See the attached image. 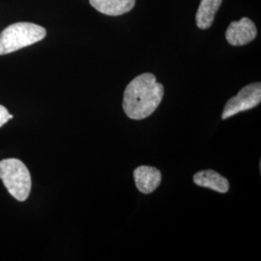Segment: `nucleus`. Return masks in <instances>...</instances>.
Returning a JSON list of instances; mask_svg holds the SVG:
<instances>
[{"label":"nucleus","instance_id":"1","mask_svg":"<svg viewBox=\"0 0 261 261\" xmlns=\"http://www.w3.org/2000/svg\"><path fill=\"white\" fill-rule=\"evenodd\" d=\"M165 89L157 83L156 76L145 73L135 77L127 85L123 97V110L133 120L147 118L157 110L163 100Z\"/></svg>","mask_w":261,"mask_h":261},{"label":"nucleus","instance_id":"2","mask_svg":"<svg viewBox=\"0 0 261 261\" xmlns=\"http://www.w3.org/2000/svg\"><path fill=\"white\" fill-rule=\"evenodd\" d=\"M46 35V29L35 23H13L0 33V56L31 46L42 41Z\"/></svg>","mask_w":261,"mask_h":261},{"label":"nucleus","instance_id":"3","mask_svg":"<svg viewBox=\"0 0 261 261\" xmlns=\"http://www.w3.org/2000/svg\"><path fill=\"white\" fill-rule=\"evenodd\" d=\"M0 179L11 196L19 201L28 199L31 191V176L27 166L18 159L0 162Z\"/></svg>","mask_w":261,"mask_h":261},{"label":"nucleus","instance_id":"4","mask_svg":"<svg viewBox=\"0 0 261 261\" xmlns=\"http://www.w3.org/2000/svg\"><path fill=\"white\" fill-rule=\"evenodd\" d=\"M260 101V83L246 85L239 91V93L226 102L222 113V119L225 120L239 112L250 111L257 107Z\"/></svg>","mask_w":261,"mask_h":261},{"label":"nucleus","instance_id":"5","mask_svg":"<svg viewBox=\"0 0 261 261\" xmlns=\"http://www.w3.org/2000/svg\"><path fill=\"white\" fill-rule=\"evenodd\" d=\"M257 35V29L253 21L248 18H242L238 21H232L225 31L226 41L235 47L245 46L253 41Z\"/></svg>","mask_w":261,"mask_h":261},{"label":"nucleus","instance_id":"6","mask_svg":"<svg viewBox=\"0 0 261 261\" xmlns=\"http://www.w3.org/2000/svg\"><path fill=\"white\" fill-rule=\"evenodd\" d=\"M136 186L140 193L149 195L161 184L162 173L158 168L149 166H140L134 170Z\"/></svg>","mask_w":261,"mask_h":261},{"label":"nucleus","instance_id":"7","mask_svg":"<svg viewBox=\"0 0 261 261\" xmlns=\"http://www.w3.org/2000/svg\"><path fill=\"white\" fill-rule=\"evenodd\" d=\"M194 182L197 186L211 189L222 194L227 193L229 190L228 180L211 169L196 172L194 175Z\"/></svg>","mask_w":261,"mask_h":261},{"label":"nucleus","instance_id":"8","mask_svg":"<svg viewBox=\"0 0 261 261\" xmlns=\"http://www.w3.org/2000/svg\"><path fill=\"white\" fill-rule=\"evenodd\" d=\"M92 7L108 16H121L130 12L136 0H89Z\"/></svg>","mask_w":261,"mask_h":261},{"label":"nucleus","instance_id":"9","mask_svg":"<svg viewBox=\"0 0 261 261\" xmlns=\"http://www.w3.org/2000/svg\"><path fill=\"white\" fill-rule=\"evenodd\" d=\"M222 2L223 0H201L196 12V25L200 29L210 28Z\"/></svg>","mask_w":261,"mask_h":261},{"label":"nucleus","instance_id":"10","mask_svg":"<svg viewBox=\"0 0 261 261\" xmlns=\"http://www.w3.org/2000/svg\"><path fill=\"white\" fill-rule=\"evenodd\" d=\"M9 112H8V110L5 108V107H3V106H1L0 105V128L5 124V123H7L8 120H9Z\"/></svg>","mask_w":261,"mask_h":261},{"label":"nucleus","instance_id":"11","mask_svg":"<svg viewBox=\"0 0 261 261\" xmlns=\"http://www.w3.org/2000/svg\"><path fill=\"white\" fill-rule=\"evenodd\" d=\"M12 118H13V115L9 114V119H12Z\"/></svg>","mask_w":261,"mask_h":261}]
</instances>
